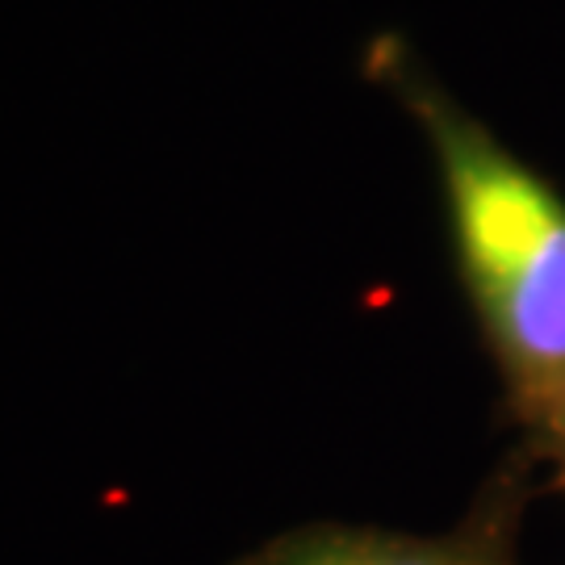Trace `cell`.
Here are the masks:
<instances>
[{
	"label": "cell",
	"instance_id": "7a4b0ae2",
	"mask_svg": "<svg viewBox=\"0 0 565 565\" xmlns=\"http://www.w3.org/2000/svg\"><path fill=\"white\" fill-rule=\"evenodd\" d=\"M231 565H515L499 524L482 532L419 536L373 524H302Z\"/></svg>",
	"mask_w": 565,
	"mask_h": 565
},
{
	"label": "cell",
	"instance_id": "6da1fadb",
	"mask_svg": "<svg viewBox=\"0 0 565 565\" xmlns=\"http://www.w3.org/2000/svg\"><path fill=\"white\" fill-rule=\"evenodd\" d=\"M364 67L403 97L431 142L457 273L507 403L536 440L565 415V198L448 102L403 39L382 34Z\"/></svg>",
	"mask_w": 565,
	"mask_h": 565
},
{
	"label": "cell",
	"instance_id": "3957f363",
	"mask_svg": "<svg viewBox=\"0 0 565 565\" xmlns=\"http://www.w3.org/2000/svg\"><path fill=\"white\" fill-rule=\"evenodd\" d=\"M532 448L545 457L548 465H553V473H557V482L565 486V415L557 419V424H548L536 440H532Z\"/></svg>",
	"mask_w": 565,
	"mask_h": 565
}]
</instances>
